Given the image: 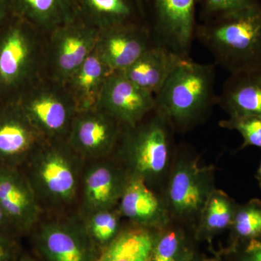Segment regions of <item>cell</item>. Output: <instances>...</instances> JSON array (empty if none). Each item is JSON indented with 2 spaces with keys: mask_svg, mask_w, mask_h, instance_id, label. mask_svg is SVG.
I'll return each mask as SVG.
<instances>
[{
  "mask_svg": "<svg viewBox=\"0 0 261 261\" xmlns=\"http://www.w3.org/2000/svg\"><path fill=\"white\" fill-rule=\"evenodd\" d=\"M84 162L65 141H47L20 168L44 214L76 213Z\"/></svg>",
  "mask_w": 261,
  "mask_h": 261,
  "instance_id": "obj_1",
  "label": "cell"
},
{
  "mask_svg": "<svg viewBox=\"0 0 261 261\" xmlns=\"http://www.w3.org/2000/svg\"><path fill=\"white\" fill-rule=\"evenodd\" d=\"M195 39L230 73L261 68V3L202 20Z\"/></svg>",
  "mask_w": 261,
  "mask_h": 261,
  "instance_id": "obj_2",
  "label": "cell"
},
{
  "mask_svg": "<svg viewBox=\"0 0 261 261\" xmlns=\"http://www.w3.org/2000/svg\"><path fill=\"white\" fill-rule=\"evenodd\" d=\"M174 128L155 107L133 126H124L112 156L129 177L141 178L155 191L167 181L173 160Z\"/></svg>",
  "mask_w": 261,
  "mask_h": 261,
  "instance_id": "obj_3",
  "label": "cell"
},
{
  "mask_svg": "<svg viewBox=\"0 0 261 261\" xmlns=\"http://www.w3.org/2000/svg\"><path fill=\"white\" fill-rule=\"evenodd\" d=\"M215 65L186 58L154 95L155 107L166 115L174 130L186 132L202 123L217 104Z\"/></svg>",
  "mask_w": 261,
  "mask_h": 261,
  "instance_id": "obj_4",
  "label": "cell"
},
{
  "mask_svg": "<svg viewBox=\"0 0 261 261\" xmlns=\"http://www.w3.org/2000/svg\"><path fill=\"white\" fill-rule=\"evenodd\" d=\"M46 34L14 16L0 30V102H16L45 78Z\"/></svg>",
  "mask_w": 261,
  "mask_h": 261,
  "instance_id": "obj_5",
  "label": "cell"
},
{
  "mask_svg": "<svg viewBox=\"0 0 261 261\" xmlns=\"http://www.w3.org/2000/svg\"><path fill=\"white\" fill-rule=\"evenodd\" d=\"M172 163L163 198L171 220L196 228L215 188L214 168L197 159L178 155Z\"/></svg>",
  "mask_w": 261,
  "mask_h": 261,
  "instance_id": "obj_6",
  "label": "cell"
},
{
  "mask_svg": "<svg viewBox=\"0 0 261 261\" xmlns=\"http://www.w3.org/2000/svg\"><path fill=\"white\" fill-rule=\"evenodd\" d=\"M31 233L43 261H95L99 254L77 213L43 214Z\"/></svg>",
  "mask_w": 261,
  "mask_h": 261,
  "instance_id": "obj_7",
  "label": "cell"
},
{
  "mask_svg": "<svg viewBox=\"0 0 261 261\" xmlns=\"http://www.w3.org/2000/svg\"><path fill=\"white\" fill-rule=\"evenodd\" d=\"M47 141H65L78 112L64 84L48 78L32 86L16 102Z\"/></svg>",
  "mask_w": 261,
  "mask_h": 261,
  "instance_id": "obj_8",
  "label": "cell"
},
{
  "mask_svg": "<svg viewBox=\"0 0 261 261\" xmlns=\"http://www.w3.org/2000/svg\"><path fill=\"white\" fill-rule=\"evenodd\" d=\"M154 45L190 58L195 39L197 0H142Z\"/></svg>",
  "mask_w": 261,
  "mask_h": 261,
  "instance_id": "obj_9",
  "label": "cell"
},
{
  "mask_svg": "<svg viewBox=\"0 0 261 261\" xmlns=\"http://www.w3.org/2000/svg\"><path fill=\"white\" fill-rule=\"evenodd\" d=\"M98 33L78 19L46 34V78L64 84L94 51Z\"/></svg>",
  "mask_w": 261,
  "mask_h": 261,
  "instance_id": "obj_10",
  "label": "cell"
},
{
  "mask_svg": "<svg viewBox=\"0 0 261 261\" xmlns=\"http://www.w3.org/2000/svg\"><path fill=\"white\" fill-rule=\"evenodd\" d=\"M123 128L121 122L99 108L78 111L65 142L84 161L105 159L116 150Z\"/></svg>",
  "mask_w": 261,
  "mask_h": 261,
  "instance_id": "obj_11",
  "label": "cell"
},
{
  "mask_svg": "<svg viewBox=\"0 0 261 261\" xmlns=\"http://www.w3.org/2000/svg\"><path fill=\"white\" fill-rule=\"evenodd\" d=\"M128 178L126 170L112 155L85 161L77 214L84 217L118 206Z\"/></svg>",
  "mask_w": 261,
  "mask_h": 261,
  "instance_id": "obj_12",
  "label": "cell"
},
{
  "mask_svg": "<svg viewBox=\"0 0 261 261\" xmlns=\"http://www.w3.org/2000/svg\"><path fill=\"white\" fill-rule=\"evenodd\" d=\"M47 142L18 103L3 106L0 110V166L21 168Z\"/></svg>",
  "mask_w": 261,
  "mask_h": 261,
  "instance_id": "obj_13",
  "label": "cell"
},
{
  "mask_svg": "<svg viewBox=\"0 0 261 261\" xmlns=\"http://www.w3.org/2000/svg\"><path fill=\"white\" fill-rule=\"evenodd\" d=\"M154 94L137 87L120 72L108 75L97 108L126 126H133L155 108Z\"/></svg>",
  "mask_w": 261,
  "mask_h": 261,
  "instance_id": "obj_14",
  "label": "cell"
},
{
  "mask_svg": "<svg viewBox=\"0 0 261 261\" xmlns=\"http://www.w3.org/2000/svg\"><path fill=\"white\" fill-rule=\"evenodd\" d=\"M154 46L145 24L99 31L94 51L108 69L121 72Z\"/></svg>",
  "mask_w": 261,
  "mask_h": 261,
  "instance_id": "obj_15",
  "label": "cell"
},
{
  "mask_svg": "<svg viewBox=\"0 0 261 261\" xmlns=\"http://www.w3.org/2000/svg\"><path fill=\"white\" fill-rule=\"evenodd\" d=\"M0 205L19 234L31 233L44 214L27 176L18 168L0 166Z\"/></svg>",
  "mask_w": 261,
  "mask_h": 261,
  "instance_id": "obj_16",
  "label": "cell"
},
{
  "mask_svg": "<svg viewBox=\"0 0 261 261\" xmlns=\"http://www.w3.org/2000/svg\"><path fill=\"white\" fill-rule=\"evenodd\" d=\"M118 208L123 219L141 227L160 229L171 220L163 197L139 178H128Z\"/></svg>",
  "mask_w": 261,
  "mask_h": 261,
  "instance_id": "obj_17",
  "label": "cell"
},
{
  "mask_svg": "<svg viewBox=\"0 0 261 261\" xmlns=\"http://www.w3.org/2000/svg\"><path fill=\"white\" fill-rule=\"evenodd\" d=\"M80 20L98 31L145 24L142 0H75Z\"/></svg>",
  "mask_w": 261,
  "mask_h": 261,
  "instance_id": "obj_18",
  "label": "cell"
},
{
  "mask_svg": "<svg viewBox=\"0 0 261 261\" xmlns=\"http://www.w3.org/2000/svg\"><path fill=\"white\" fill-rule=\"evenodd\" d=\"M217 104L228 116L261 118V68L230 73L218 96Z\"/></svg>",
  "mask_w": 261,
  "mask_h": 261,
  "instance_id": "obj_19",
  "label": "cell"
},
{
  "mask_svg": "<svg viewBox=\"0 0 261 261\" xmlns=\"http://www.w3.org/2000/svg\"><path fill=\"white\" fill-rule=\"evenodd\" d=\"M185 59L166 48L154 45L120 73L137 87L155 95Z\"/></svg>",
  "mask_w": 261,
  "mask_h": 261,
  "instance_id": "obj_20",
  "label": "cell"
},
{
  "mask_svg": "<svg viewBox=\"0 0 261 261\" xmlns=\"http://www.w3.org/2000/svg\"><path fill=\"white\" fill-rule=\"evenodd\" d=\"M15 16L47 34L80 19L75 0H10Z\"/></svg>",
  "mask_w": 261,
  "mask_h": 261,
  "instance_id": "obj_21",
  "label": "cell"
},
{
  "mask_svg": "<svg viewBox=\"0 0 261 261\" xmlns=\"http://www.w3.org/2000/svg\"><path fill=\"white\" fill-rule=\"evenodd\" d=\"M111 73V70L94 51L65 82V88L73 99L77 111L97 108L105 83Z\"/></svg>",
  "mask_w": 261,
  "mask_h": 261,
  "instance_id": "obj_22",
  "label": "cell"
},
{
  "mask_svg": "<svg viewBox=\"0 0 261 261\" xmlns=\"http://www.w3.org/2000/svg\"><path fill=\"white\" fill-rule=\"evenodd\" d=\"M158 230L129 224L95 261H149Z\"/></svg>",
  "mask_w": 261,
  "mask_h": 261,
  "instance_id": "obj_23",
  "label": "cell"
},
{
  "mask_svg": "<svg viewBox=\"0 0 261 261\" xmlns=\"http://www.w3.org/2000/svg\"><path fill=\"white\" fill-rule=\"evenodd\" d=\"M238 204L227 194L215 190L201 213L195 229L196 238L209 239L229 228Z\"/></svg>",
  "mask_w": 261,
  "mask_h": 261,
  "instance_id": "obj_24",
  "label": "cell"
},
{
  "mask_svg": "<svg viewBox=\"0 0 261 261\" xmlns=\"http://www.w3.org/2000/svg\"><path fill=\"white\" fill-rule=\"evenodd\" d=\"M192 242L183 226L171 220L158 230L149 261H192L195 257Z\"/></svg>",
  "mask_w": 261,
  "mask_h": 261,
  "instance_id": "obj_25",
  "label": "cell"
},
{
  "mask_svg": "<svg viewBox=\"0 0 261 261\" xmlns=\"http://www.w3.org/2000/svg\"><path fill=\"white\" fill-rule=\"evenodd\" d=\"M81 218L89 238L99 252L112 243L123 228V219L118 206L95 211Z\"/></svg>",
  "mask_w": 261,
  "mask_h": 261,
  "instance_id": "obj_26",
  "label": "cell"
},
{
  "mask_svg": "<svg viewBox=\"0 0 261 261\" xmlns=\"http://www.w3.org/2000/svg\"><path fill=\"white\" fill-rule=\"evenodd\" d=\"M231 229L233 246L261 238V201L252 199L243 205H238Z\"/></svg>",
  "mask_w": 261,
  "mask_h": 261,
  "instance_id": "obj_27",
  "label": "cell"
},
{
  "mask_svg": "<svg viewBox=\"0 0 261 261\" xmlns=\"http://www.w3.org/2000/svg\"><path fill=\"white\" fill-rule=\"evenodd\" d=\"M220 126L238 132L243 137L241 149L256 147L261 149V118L256 116H229L219 122Z\"/></svg>",
  "mask_w": 261,
  "mask_h": 261,
  "instance_id": "obj_28",
  "label": "cell"
},
{
  "mask_svg": "<svg viewBox=\"0 0 261 261\" xmlns=\"http://www.w3.org/2000/svg\"><path fill=\"white\" fill-rule=\"evenodd\" d=\"M202 20L216 18L260 4L261 0H197Z\"/></svg>",
  "mask_w": 261,
  "mask_h": 261,
  "instance_id": "obj_29",
  "label": "cell"
},
{
  "mask_svg": "<svg viewBox=\"0 0 261 261\" xmlns=\"http://www.w3.org/2000/svg\"><path fill=\"white\" fill-rule=\"evenodd\" d=\"M243 244L245 246L239 252L238 261H261V238Z\"/></svg>",
  "mask_w": 261,
  "mask_h": 261,
  "instance_id": "obj_30",
  "label": "cell"
},
{
  "mask_svg": "<svg viewBox=\"0 0 261 261\" xmlns=\"http://www.w3.org/2000/svg\"><path fill=\"white\" fill-rule=\"evenodd\" d=\"M15 238L0 235V261H15L18 256V246Z\"/></svg>",
  "mask_w": 261,
  "mask_h": 261,
  "instance_id": "obj_31",
  "label": "cell"
},
{
  "mask_svg": "<svg viewBox=\"0 0 261 261\" xmlns=\"http://www.w3.org/2000/svg\"><path fill=\"white\" fill-rule=\"evenodd\" d=\"M18 234L19 233L14 225L0 205V235H6V236L15 238V236Z\"/></svg>",
  "mask_w": 261,
  "mask_h": 261,
  "instance_id": "obj_32",
  "label": "cell"
},
{
  "mask_svg": "<svg viewBox=\"0 0 261 261\" xmlns=\"http://www.w3.org/2000/svg\"><path fill=\"white\" fill-rule=\"evenodd\" d=\"M14 16L10 0H0V30Z\"/></svg>",
  "mask_w": 261,
  "mask_h": 261,
  "instance_id": "obj_33",
  "label": "cell"
},
{
  "mask_svg": "<svg viewBox=\"0 0 261 261\" xmlns=\"http://www.w3.org/2000/svg\"><path fill=\"white\" fill-rule=\"evenodd\" d=\"M15 261H41L37 257L32 256L28 254H23V255H18Z\"/></svg>",
  "mask_w": 261,
  "mask_h": 261,
  "instance_id": "obj_34",
  "label": "cell"
},
{
  "mask_svg": "<svg viewBox=\"0 0 261 261\" xmlns=\"http://www.w3.org/2000/svg\"><path fill=\"white\" fill-rule=\"evenodd\" d=\"M256 178L257 182H258L259 187H260V188L261 189V161L258 169H257Z\"/></svg>",
  "mask_w": 261,
  "mask_h": 261,
  "instance_id": "obj_35",
  "label": "cell"
},
{
  "mask_svg": "<svg viewBox=\"0 0 261 261\" xmlns=\"http://www.w3.org/2000/svg\"><path fill=\"white\" fill-rule=\"evenodd\" d=\"M192 261H209V260H203V259H199V258H197V257H195V258H194V260Z\"/></svg>",
  "mask_w": 261,
  "mask_h": 261,
  "instance_id": "obj_36",
  "label": "cell"
},
{
  "mask_svg": "<svg viewBox=\"0 0 261 261\" xmlns=\"http://www.w3.org/2000/svg\"><path fill=\"white\" fill-rule=\"evenodd\" d=\"M5 104H3V103H2L0 102V110H1V108H3V106H4Z\"/></svg>",
  "mask_w": 261,
  "mask_h": 261,
  "instance_id": "obj_37",
  "label": "cell"
}]
</instances>
